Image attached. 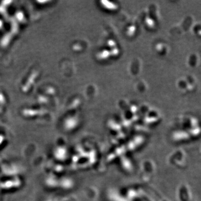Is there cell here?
Masks as SVG:
<instances>
[]
</instances>
